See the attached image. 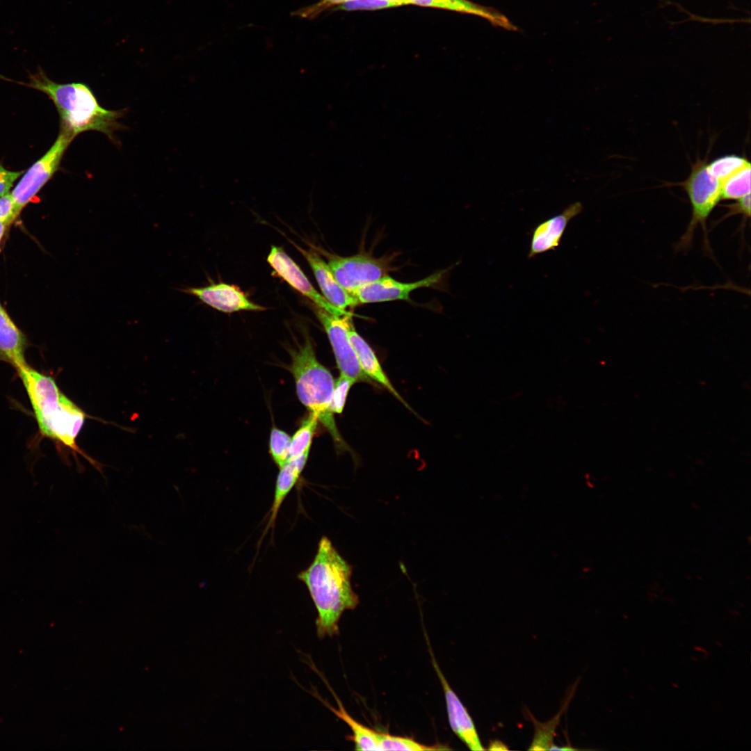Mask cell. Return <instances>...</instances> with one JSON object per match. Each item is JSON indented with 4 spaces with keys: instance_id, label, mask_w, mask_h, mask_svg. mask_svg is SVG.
<instances>
[{
    "instance_id": "1",
    "label": "cell",
    "mask_w": 751,
    "mask_h": 751,
    "mask_svg": "<svg viewBox=\"0 0 751 751\" xmlns=\"http://www.w3.org/2000/svg\"><path fill=\"white\" fill-rule=\"evenodd\" d=\"M352 570L330 540L323 536L312 562L297 576L307 587L316 609L315 623L320 638L339 634L342 614L359 604L352 588Z\"/></svg>"
},
{
    "instance_id": "2",
    "label": "cell",
    "mask_w": 751,
    "mask_h": 751,
    "mask_svg": "<svg viewBox=\"0 0 751 751\" xmlns=\"http://www.w3.org/2000/svg\"><path fill=\"white\" fill-rule=\"evenodd\" d=\"M17 83L49 97L60 116V131L74 138L82 132L96 131L117 143L114 134L124 129L118 120L123 116L124 111L103 108L87 85L54 82L40 68L35 73L29 74V82Z\"/></svg>"
},
{
    "instance_id": "3",
    "label": "cell",
    "mask_w": 751,
    "mask_h": 751,
    "mask_svg": "<svg viewBox=\"0 0 751 751\" xmlns=\"http://www.w3.org/2000/svg\"><path fill=\"white\" fill-rule=\"evenodd\" d=\"M40 433L79 451L76 439L83 425L84 412L59 389L55 380L35 371L24 382Z\"/></svg>"
},
{
    "instance_id": "4",
    "label": "cell",
    "mask_w": 751,
    "mask_h": 751,
    "mask_svg": "<svg viewBox=\"0 0 751 751\" xmlns=\"http://www.w3.org/2000/svg\"><path fill=\"white\" fill-rule=\"evenodd\" d=\"M290 354L289 370L294 377L299 400L317 416L339 447L346 449L347 446L337 430L332 410L334 380L331 373L318 361L308 337L290 350Z\"/></svg>"
},
{
    "instance_id": "5",
    "label": "cell",
    "mask_w": 751,
    "mask_h": 751,
    "mask_svg": "<svg viewBox=\"0 0 751 751\" xmlns=\"http://www.w3.org/2000/svg\"><path fill=\"white\" fill-rule=\"evenodd\" d=\"M686 191L691 206V217L678 243L676 250L686 252L692 246L695 232L698 227L702 229L704 245L711 252L707 230V220L720 198V183L709 172L705 160L697 161L691 167L685 181L679 183Z\"/></svg>"
},
{
    "instance_id": "6",
    "label": "cell",
    "mask_w": 751,
    "mask_h": 751,
    "mask_svg": "<svg viewBox=\"0 0 751 751\" xmlns=\"http://www.w3.org/2000/svg\"><path fill=\"white\" fill-rule=\"evenodd\" d=\"M73 140L74 138L60 131L56 140L47 152L23 173L20 180L10 192L17 218L59 169L63 156Z\"/></svg>"
},
{
    "instance_id": "7",
    "label": "cell",
    "mask_w": 751,
    "mask_h": 751,
    "mask_svg": "<svg viewBox=\"0 0 751 751\" xmlns=\"http://www.w3.org/2000/svg\"><path fill=\"white\" fill-rule=\"evenodd\" d=\"M328 265L338 283L349 294L362 286L374 282L391 270L388 261L360 253L350 257H339L326 253Z\"/></svg>"
},
{
    "instance_id": "8",
    "label": "cell",
    "mask_w": 751,
    "mask_h": 751,
    "mask_svg": "<svg viewBox=\"0 0 751 751\" xmlns=\"http://www.w3.org/2000/svg\"><path fill=\"white\" fill-rule=\"evenodd\" d=\"M315 312L328 337L340 374L355 382H371L362 370L350 341L348 330L353 322L350 314L335 316L317 306Z\"/></svg>"
},
{
    "instance_id": "9",
    "label": "cell",
    "mask_w": 751,
    "mask_h": 751,
    "mask_svg": "<svg viewBox=\"0 0 751 751\" xmlns=\"http://www.w3.org/2000/svg\"><path fill=\"white\" fill-rule=\"evenodd\" d=\"M446 270H440L413 282H399L387 275L359 288L353 293V296L358 305L399 300L409 301L411 292L437 284Z\"/></svg>"
},
{
    "instance_id": "10",
    "label": "cell",
    "mask_w": 751,
    "mask_h": 751,
    "mask_svg": "<svg viewBox=\"0 0 751 751\" xmlns=\"http://www.w3.org/2000/svg\"><path fill=\"white\" fill-rule=\"evenodd\" d=\"M267 261L279 277H282L296 291L310 299L316 306L335 316L350 314L345 310H341L333 306L321 296L310 283L298 264L282 248L272 246L267 257Z\"/></svg>"
},
{
    "instance_id": "11",
    "label": "cell",
    "mask_w": 751,
    "mask_h": 751,
    "mask_svg": "<svg viewBox=\"0 0 751 751\" xmlns=\"http://www.w3.org/2000/svg\"><path fill=\"white\" fill-rule=\"evenodd\" d=\"M432 664L441 682L446 700L449 725L455 734L471 750H484L474 722L467 708L450 686L430 649Z\"/></svg>"
},
{
    "instance_id": "12",
    "label": "cell",
    "mask_w": 751,
    "mask_h": 751,
    "mask_svg": "<svg viewBox=\"0 0 751 751\" xmlns=\"http://www.w3.org/2000/svg\"><path fill=\"white\" fill-rule=\"evenodd\" d=\"M179 291L194 296L204 304L223 312L266 309V307L250 301L245 294L235 285L218 283L201 287L182 288L179 289Z\"/></svg>"
},
{
    "instance_id": "13",
    "label": "cell",
    "mask_w": 751,
    "mask_h": 751,
    "mask_svg": "<svg viewBox=\"0 0 751 751\" xmlns=\"http://www.w3.org/2000/svg\"><path fill=\"white\" fill-rule=\"evenodd\" d=\"M582 210L581 202L577 201L570 204L561 213L539 223L531 235L528 258L555 250L559 246L570 220Z\"/></svg>"
},
{
    "instance_id": "14",
    "label": "cell",
    "mask_w": 751,
    "mask_h": 751,
    "mask_svg": "<svg viewBox=\"0 0 751 751\" xmlns=\"http://www.w3.org/2000/svg\"><path fill=\"white\" fill-rule=\"evenodd\" d=\"M309 263L323 297L333 306L345 310L358 305L355 298L344 290L332 274L328 263L312 250H306L295 245Z\"/></svg>"
},
{
    "instance_id": "15",
    "label": "cell",
    "mask_w": 751,
    "mask_h": 751,
    "mask_svg": "<svg viewBox=\"0 0 751 751\" xmlns=\"http://www.w3.org/2000/svg\"><path fill=\"white\" fill-rule=\"evenodd\" d=\"M27 346L26 334L0 302V362L10 364L15 369L26 364L25 352Z\"/></svg>"
},
{
    "instance_id": "16",
    "label": "cell",
    "mask_w": 751,
    "mask_h": 751,
    "mask_svg": "<svg viewBox=\"0 0 751 751\" xmlns=\"http://www.w3.org/2000/svg\"><path fill=\"white\" fill-rule=\"evenodd\" d=\"M410 4L472 15L487 20L494 26L508 31H517L508 17L492 7L476 3L469 0H408Z\"/></svg>"
},
{
    "instance_id": "17",
    "label": "cell",
    "mask_w": 751,
    "mask_h": 751,
    "mask_svg": "<svg viewBox=\"0 0 751 751\" xmlns=\"http://www.w3.org/2000/svg\"><path fill=\"white\" fill-rule=\"evenodd\" d=\"M348 335L350 344L356 354L360 366L363 372L371 379L376 381L387 389L393 396L401 401L407 408L412 410L407 402L394 388L389 378L383 371L374 351L358 334L353 322L350 323Z\"/></svg>"
},
{
    "instance_id": "18",
    "label": "cell",
    "mask_w": 751,
    "mask_h": 751,
    "mask_svg": "<svg viewBox=\"0 0 751 751\" xmlns=\"http://www.w3.org/2000/svg\"><path fill=\"white\" fill-rule=\"evenodd\" d=\"M308 455L309 453H305L297 458L288 460L279 468L280 471L275 483L273 501L270 510L266 531H268L270 527L273 528L280 508L298 481L307 463Z\"/></svg>"
},
{
    "instance_id": "19",
    "label": "cell",
    "mask_w": 751,
    "mask_h": 751,
    "mask_svg": "<svg viewBox=\"0 0 751 751\" xmlns=\"http://www.w3.org/2000/svg\"><path fill=\"white\" fill-rule=\"evenodd\" d=\"M333 696L337 700L338 709L334 708L325 700L320 697L319 695L314 694L323 703L325 704L339 718L346 722L352 731L351 741L355 744L357 750H382L380 745L381 732L369 728L354 719L344 709L337 695L330 688Z\"/></svg>"
},
{
    "instance_id": "20",
    "label": "cell",
    "mask_w": 751,
    "mask_h": 751,
    "mask_svg": "<svg viewBox=\"0 0 751 751\" xmlns=\"http://www.w3.org/2000/svg\"><path fill=\"white\" fill-rule=\"evenodd\" d=\"M574 689L575 688L573 689L572 693L567 697V700L565 701L563 706L557 714L545 722L538 721L533 715L528 711L535 728L533 738L530 747L528 749V750H550L551 748L554 745V738L561 716L567 709L570 700L574 694Z\"/></svg>"
},
{
    "instance_id": "21",
    "label": "cell",
    "mask_w": 751,
    "mask_h": 751,
    "mask_svg": "<svg viewBox=\"0 0 751 751\" xmlns=\"http://www.w3.org/2000/svg\"><path fill=\"white\" fill-rule=\"evenodd\" d=\"M750 164L747 165L720 184L721 200H737L750 193Z\"/></svg>"
},
{
    "instance_id": "22",
    "label": "cell",
    "mask_w": 751,
    "mask_h": 751,
    "mask_svg": "<svg viewBox=\"0 0 751 751\" xmlns=\"http://www.w3.org/2000/svg\"><path fill=\"white\" fill-rule=\"evenodd\" d=\"M318 421L317 416L314 413H310L309 416L302 421L300 427L291 438L288 460L297 458L309 452Z\"/></svg>"
},
{
    "instance_id": "23",
    "label": "cell",
    "mask_w": 751,
    "mask_h": 751,
    "mask_svg": "<svg viewBox=\"0 0 751 751\" xmlns=\"http://www.w3.org/2000/svg\"><path fill=\"white\" fill-rule=\"evenodd\" d=\"M748 164L750 163L745 157L730 154L720 156L707 163V168L709 173L721 184Z\"/></svg>"
},
{
    "instance_id": "24",
    "label": "cell",
    "mask_w": 751,
    "mask_h": 751,
    "mask_svg": "<svg viewBox=\"0 0 751 751\" xmlns=\"http://www.w3.org/2000/svg\"><path fill=\"white\" fill-rule=\"evenodd\" d=\"M380 745L382 750H449L443 745H427L421 744L412 738L394 736L381 733Z\"/></svg>"
},
{
    "instance_id": "25",
    "label": "cell",
    "mask_w": 751,
    "mask_h": 751,
    "mask_svg": "<svg viewBox=\"0 0 751 751\" xmlns=\"http://www.w3.org/2000/svg\"><path fill=\"white\" fill-rule=\"evenodd\" d=\"M291 438L283 430L273 428L270 435V453L271 457L280 468L289 460Z\"/></svg>"
},
{
    "instance_id": "26",
    "label": "cell",
    "mask_w": 751,
    "mask_h": 751,
    "mask_svg": "<svg viewBox=\"0 0 751 751\" xmlns=\"http://www.w3.org/2000/svg\"><path fill=\"white\" fill-rule=\"evenodd\" d=\"M401 6L389 0H348L336 6L335 10L358 11L377 10Z\"/></svg>"
},
{
    "instance_id": "27",
    "label": "cell",
    "mask_w": 751,
    "mask_h": 751,
    "mask_svg": "<svg viewBox=\"0 0 751 751\" xmlns=\"http://www.w3.org/2000/svg\"><path fill=\"white\" fill-rule=\"evenodd\" d=\"M355 382L346 376L340 374L334 382L332 398V410L334 414H341L345 406L346 400L351 386Z\"/></svg>"
},
{
    "instance_id": "28",
    "label": "cell",
    "mask_w": 751,
    "mask_h": 751,
    "mask_svg": "<svg viewBox=\"0 0 751 751\" xmlns=\"http://www.w3.org/2000/svg\"><path fill=\"white\" fill-rule=\"evenodd\" d=\"M348 0H319L314 4L300 8L292 12L295 17L313 20L325 10L338 6Z\"/></svg>"
},
{
    "instance_id": "29",
    "label": "cell",
    "mask_w": 751,
    "mask_h": 751,
    "mask_svg": "<svg viewBox=\"0 0 751 751\" xmlns=\"http://www.w3.org/2000/svg\"><path fill=\"white\" fill-rule=\"evenodd\" d=\"M723 206L727 209L728 212L722 216L721 220L737 214L742 215L746 220L750 217V193L736 200L733 204Z\"/></svg>"
},
{
    "instance_id": "30",
    "label": "cell",
    "mask_w": 751,
    "mask_h": 751,
    "mask_svg": "<svg viewBox=\"0 0 751 751\" xmlns=\"http://www.w3.org/2000/svg\"><path fill=\"white\" fill-rule=\"evenodd\" d=\"M24 172V170H8L0 164V196L9 193L15 181L23 175Z\"/></svg>"
},
{
    "instance_id": "31",
    "label": "cell",
    "mask_w": 751,
    "mask_h": 751,
    "mask_svg": "<svg viewBox=\"0 0 751 751\" xmlns=\"http://www.w3.org/2000/svg\"><path fill=\"white\" fill-rule=\"evenodd\" d=\"M16 218L10 193L0 196V221H5L10 225Z\"/></svg>"
},
{
    "instance_id": "32",
    "label": "cell",
    "mask_w": 751,
    "mask_h": 751,
    "mask_svg": "<svg viewBox=\"0 0 751 751\" xmlns=\"http://www.w3.org/2000/svg\"><path fill=\"white\" fill-rule=\"evenodd\" d=\"M488 750H508L506 744L499 740L492 741L489 745Z\"/></svg>"
},
{
    "instance_id": "33",
    "label": "cell",
    "mask_w": 751,
    "mask_h": 751,
    "mask_svg": "<svg viewBox=\"0 0 751 751\" xmlns=\"http://www.w3.org/2000/svg\"><path fill=\"white\" fill-rule=\"evenodd\" d=\"M10 225L5 221H0V243L5 234L6 230Z\"/></svg>"
},
{
    "instance_id": "34",
    "label": "cell",
    "mask_w": 751,
    "mask_h": 751,
    "mask_svg": "<svg viewBox=\"0 0 751 751\" xmlns=\"http://www.w3.org/2000/svg\"><path fill=\"white\" fill-rule=\"evenodd\" d=\"M398 3L401 6L410 5L408 0H389Z\"/></svg>"
}]
</instances>
